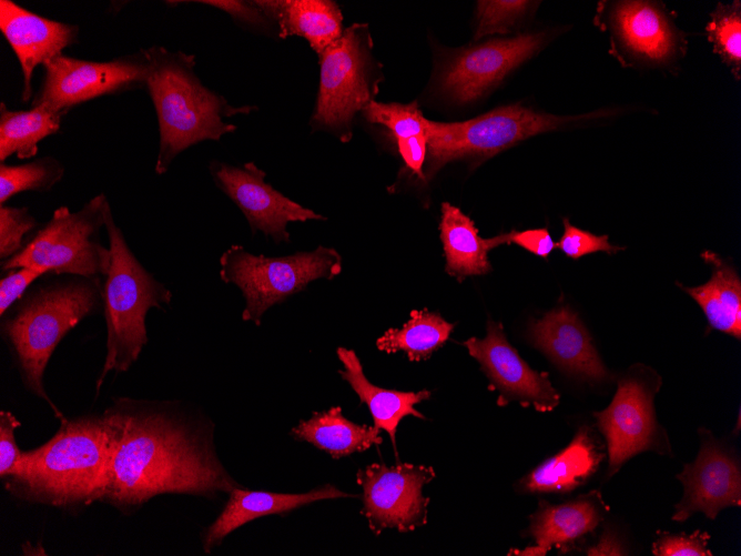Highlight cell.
<instances>
[{
	"mask_svg": "<svg viewBox=\"0 0 741 556\" xmlns=\"http://www.w3.org/2000/svg\"><path fill=\"white\" fill-rule=\"evenodd\" d=\"M103 416L114 448L101 502L131 512L161 494L210 497L241 486L217 458L212 437L171 404L119 397Z\"/></svg>",
	"mask_w": 741,
	"mask_h": 556,
	"instance_id": "cell-1",
	"label": "cell"
},
{
	"mask_svg": "<svg viewBox=\"0 0 741 556\" xmlns=\"http://www.w3.org/2000/svg\"><path fill=\"white\" fill-rule=\"evenodd\" d=\"M43 445L22 452L4 478L6 489L27 502L70 508L102 501L114 438L102 415L62 418Z\"/></svg>",
	"mask_w": 741,
	"mask_h": 556,
	"instance_id": "cell-2",
	"label": "cell"
},
{
	"mask_svg": "<svg viewBox=\"0 0 741 556\" xmlns=\"http://www.w3.org/2000/svg\"><path fill=\"white\" fill-rule=\"evenodd\" d=\"M146 89L159 125L155 173L168 172L174 159L187 148L206 140L219 141L236 125L225 119L256 111L255 105H232L223 95L206 88L195 72V55L170 51L161 46L146 48Z\"/></svg>",
	"mask_w": 741,
	"mask_h": 556,
	"instance_id": "cell-3",
	"label": "cell"
},
{
	"mask_svg": "<svg viewBox=\"0 0 741 556\" xmlns=\"http://www.w3.org/2000/svg\"><path fill=\"white\" fill-rule=\"evenodd\" d=\"M45 275L2 315L1 335L23 386L44 400L62 419L43 384L44 371L57 345L84 317L103 309L102 280Z\"/></svg>",
	"mask_w": 741,
	"mask_h": 556,
	"instance_id": "cell-4",
	"label": "cell"
},
{
	"mask_svg": "<svg viewBox=\"0 0 741 556\" xmlns=\"http://www.w3.org/2000/svg\"><path fill=\"white\" fill-rule=\"evenodd\" d=\"M104 229L109 239L111 265L102 280L103 314L106 323V354L97 382L100 391L110 372H126L148 343L145 316L172 300L171 291L135 257L110 204L105 205Z\"/></svg>",
	"mask_w": 741,
	"mask_h": 556,
	"instance_id": "cell-5",
	"label": "cell"
},
{
	"mask_svg": "<svg viewBox=\"0 0 741 556\" xmlns=\"http://www.w3.org/2000/svg\"><path fill=\"white\" fill-rule=\"evenodd\" d=\"M368 24L354 23L318 53L319 87L309 120L313 131H327L342 142L353 135V119L378 92L380 65L372 54Z\"/></svg>",
	"mask_w": 741,
	"mask_h": 556,
	"instance_id": "cell-6",
	"label": "cell"
},
{
	"mask_svg": "<svg viewBox=\"0 0 741 556\" xmlns=\"http://www.w3.org/2000/svg\"><path fill=\"white\" fill-rule=\"evenodd\" d=\"M108 202L100 193L79 211L58 208L19 253L1 262L2 272L35 267L47 270L49 275L103 280L111 265L110 249L100 239Z\"/></svg>",
	"mask_w": 741,
	"mask_h": 556,
	"instance_id": "cell-7",
	"label": "cell"
},
{
	"mask_svg": "<svg viewBox=\"0 0 741 556\" xmlns=\"http://www.w3.org/2000/svg\"><path fill=\"white\" fill-rule=\"evenodd\" d=\"M220 277L236 285L245 300L243 321L260 325L273 305L304 290L317 279L332 280L342 270V259L334 250L318 246L282 257L255 255L242 245H231L220 257Z\"/></svg>",
	"mask_w": 741,
	"mask_h": 556,
	"instance_id": "cell-8",
	"label": "cell"
},
{
	"mask_svg": "<svg viewBox=\"0 0 741 556\" xmlns=\"http://www.w3.org/2000/svg\"><path fill=\"white\" fill-rule=\"evenodd\" d=\"M591 115L595 114L559 117L511 104L461 122L429 120L426 173L432 176L445 163L455 159L493 156L527 138Z\"/></svg>",
	"mask_w": 741,
	"mask_h": 556,
	"instance_id": "cell-9",
	"label": "cell"
},
{
	"mask_svg": "<svg viewBox=\"0 0 741 556\" xmlns=\"http://www.w3.org/2000/svg\"><path fill=\"white\" fill-rule=\"evenodd\" d=\"M43 68L44 77L32 105L45 103L67 113L83 102L145 87L149 60L145 49L109 61L62 53Z\"/></svg>",
	"mask_w": 741,
	"mask_h": 556,
	"instance_id": "cell-10",
	"label": "cell"
},
{
	"mask_svg": "<svg viewBox=\"0 0 741 556\" xmlns=\"http://www.w3.org/2000/svg\"><path fill=\"white\" fill-rule=\"evenodd\" d=\"M435 477L433 467L399 463H373L357 472L363 488L362 514L378 535L386 528L405 533L426 524L428 498L422 493Z\"/></svg>",
	"mask_w": 741,
	"mask_h": 556,
	"instance_id": "cell-11",
	"label": "cell"
},
{
	"mask_svg": "<svg viewBox=\"0 0 741 556\" xmlns=\"http://www.w3.org/2000/svg\"><path fill=\"white\" fill-rule=\"evenodd\" d=\"M210 173L216 186L242 211L252 234L262 232L275 243H288L291 236L286 226L290 222L325 220L275 190L254 162L235 166L212 161Z\"/></svg>",
	"mask_w": 741,
	"mask_h": 556,
	"instance_id": "cell-12",
	"label": "cell"
},
{
	"mask_svg": "<svg viewBox=\"0 0 741 556\" xmlns=\"http://www.w3.org/2000/svg\"><path fill=\"white\" fill-rule=\"evenodd\" d=\"M544 40V33H525L465 49L446 67L443 88L458 102L473 101L530 58Z\"/></svg>",
	"mask_w": 741,
	"mask_h": 556,
	"instance_id": "cell-13",
	"label": "cell"
},
{
	"mask_svg": "<svg viewBox=\"0 0 741 556\" xmlns=\"http://www.w3.org/2000/svg\"><path fill=\"white\" fill-rule=\"evenodd\" d=\"M677 478L684 494L676 505L673 520L683 522L696 512L714 519L721 509L741 504L739 463L709 433L702 439L696 461L684 465Z\"/></svg>",
	"mask_w": 741,
	"mask_h": 556,
	"instance_id": "cell-14",
	"label": "cell"
},
{
	"mask_svg": "<svg viewBox=\"0 0 741 556\" xmlns=\"http://www.w3.org/2000/svg\"><path fill=\"white\" fill-rule=\"evenodd\" d=\"M463 344L503 396L531 404L539 412L551 411L558 405L559 394L547 374L534 371L519 356L500 324L489 321L484 338L471 337Z\"/></svg>",
	"mask_w": 741,
	"mask_h": 556,
	"instance_id": "cell-15",
	"label": "cell"
},
{
	"mask_svg": "<svg viewBox=\"0 0 741 556\" xmlns=\"http://www.w3.org/2000/svg\"><path fill=\"white\" fill-rule=\"evenodd\" d=\"M593 416L607 439L609 476L635 454L656 446L658 426L652 393L637 378H622L610 405Z\"/></svg>",
	"mask_w": 741,
	"mask_h": 556,
	"instance_id": "cell-16",
	"label": "cell"
},
{
	"mask_svg": "<svg viewBox=\"0 0 741 556\" xmlns=\"http://www.w3.org/2000/svg\"><path fill=\"white\" fill-rule=\"evenodd\" d=\"M0 31L14 52L22 72L21 100L32 97V77L78 41L79 27L32 12L11 0H0Z\"/></svg>",
	"mask_w": 741,
	"mask_h": 556,
	"instance_id": "cell-17",
	"label": "cell"
},
{
	"mask_svg": "<svg viewBox=\"0 0 741 556\" xmlns=\"http://www.w3.org/2000/svg\"><path fill=\"white\" fill-rule=\"evenodd\" d=\"M529 340L565 372L591 381H601L609 373L591 337L568 306H559L529 325Z\"/></svg>",
	"mask_w": 741,
	"mask_h": 556,
	"instance_id": "cell-18",
	"label": "cell"
},
{
	"mask_svg": "<svg viewBox=\"0 0 741 556\" xmlns=\"http://www.w3.org/2000/svg\"><path fill=\"white\" fill-rule=\"evenodd\" d=\"M347 496L352 495L332 485H324L303 494H280L235 487L230 493L222 513L207 527L203 536V549L210 553L233 530L256 518L272 514L284 515L317 501Z\"/></svg>",
	"mask_w": 741,
	"mask_h": 556,
	"instance_id": "cell-19",
	"label": "cell"
},
{
	"mask_svg": "<svg viewBox=\"0 0 741 556\" xmlns=\"http://www.w3.org/2000/svg\"><path fill=\"white\" fill-rule=\"evenodd\" d=\"M276 26L280 39L298 36L318 54L337 40L344 29L336 2L329 0H255Z\"/></svg>",
	"mask_w": 741,
	"mask_h": 556,
	"instance_id": "cell-20",
	"label": "cell"
},
{
	"mask_svg": "<svg viewBox=\"0 0 741 556\" xmlns=\"http://www.w3.org/2000/svg\"><path fill=\"white\" fill-rule=\"evenodd\" d=\"M337 356L344 367L338 373L349 383L361 402L367 404L374 426L386 431L393 445L396 446L395 436L400 419L407 415L424 418V415L415 410V405L429 398L430 393L428 391L400 392L378 387L367 380L359 358L353 350L338 347Z\"/></svg>",
	"mask_w": 741,
	"mask_h": 556,
	"instance_id": "cell-21",
	"label": "cell"
},
{
	"mask_svg": "<svg viewBox=\"0 0 741 556\" xmlns=\"http://www.w3.org/2000/svg\"><path fill=\"white\" fill-rule=\"evenodd\" d=\"M602 516L593 497H582L561 505L544 504L532 516L530 533L536 546L514 550L517 555H546L551 547H564L593 530Z\"/></svg>",
	"mask_w": 741,
	"mask_h": 556,
	"instance_id": "cell-22",
	"label": "cell"
},
{
	"mask_svg": "<svg viewBox=\"0 0 741 556\" xmlns=\"http://www.w3.org/2000/svg\"><path fill=\"white\" fill-rule=\"evenodd\" d=\"M439 229L448 273L463 277L490 271L487 253L500 245L498 235L491 239L480 237L474 222L447 202L441 204Z\"/></svg>",
	"mask_w": 741,
	"mask_h": 556,
	"instance_id": "cell-23",
	"label": "cell"
},
{
	"mask_svg": "<svg viewBox=\"0 0 741 556\" xmlns=\"http://www.w3.org/2000/svg\"><path fill=\"white\" fill-rule=\"evenodd\" d=\"M713 265L710 280L682 289L701 306L709 324L738 340L741 337V281L735 270L710 251L702 255Z\"/></svg>",
	"mask_w": 741,
	"mask_h": 556,
	"instance_id": "cell-24",
	"label": "cell"
},
{
	"mask_svg": "<svg viewBox=\"0 0 741 556\" xmlns=\"http://www.w3.org/2000/svg\"><path fill=\"white\" fill-rule=\"evenodd\" d=\"M613 20L623 42L636 54L651 61H664L673 53L676 39L672 29L650 2H620Z\"/></svg>",
	"mask_w": 741,
	"mask_h": 556,
	"instance_id": "cell-25",
	"label": "cell"
},
{
	"mask_svg": "<svg viewBox=\"0 0 741 556\" xmlns=\"http://www.w3.org/2000/svg\"><path fill=\"white\" fill-rule=\"evenodd\" d=\"M380 429L375 426L357 425L342 414L338 406L315 412L309 419L301 421L291 431L292 436L305 441L327 452L333 458L363 452L382 443Z\"/></svg>",
	"mask_w": 741,
	"mask_h": 556,
	"instance_id": "cell-26",
	"label": "cell"
},
{
	"mask_svg": "<svg viewBox=\"0 0 741 556\" xmlns=\"http://www.w3.org/2000/svg\"><path fill=\"white\" fill-rule=\"evenodd\" d=\"M600 455L586 428L560 453L535 468L521 482L524 491L567 492L582 484L598 466Z\"/></svg>",
	"mask_w": 741,
	"mask_h": 556,
	"instance_id": "cell-27",
	"label": "cell"
},
{
	"mask_svg": "<svg viewBox=\"0 0 741 556\" xmlns=\"http://www.w3.org/2000/svg\"><path fill=\"white\" fill-rule=\"evenodd\" d=\"M67 113L41 103L29 110H10L0 104V163L16 155L30 159L38 153L39 142L60 130Z\"/></svg>",
	"mask_w": 741,
	"mask_h": 556,
	"instance_id": "cell-28",
	"label": "cell"
},
{
	"mask_svg": "<svg viewBox=\"0 0 741 556\" xmlns=\"http://www.w3.org/2000/svg\"><path fill=\"white\" fill-rule=\"evenodd\" d=\"M453 326L436 313L412 311L402 328H389L376 344L387 353L403 351L410 361L426 360L448 340Z\"/></svg>",
	"mask_w": 741,
	"mask_h": 556,
	"instance_id": "cell-29",
	"label": "cell"
},
{
	"mask_svg": "<svg viewBox=\"0 0 741 556\" xmlns=\"http://www.w3.org/2000/svg\"><path fill=\"white\" fill-rule=\"evenodd\" d=\"M64 175L63 164L45 155L23 164L0 163V205L21 192H47Z\"/></svg>",
	"mask_w": 741,
	"mask_h": 556,
	"instance_id": "cell-30",
	"label": "cell"
},
{
	"mask_svg": "<svg viewBox=\"0 0 741 556\" xmlns=\"http://www.w3.org/2000/svg\"><path fill=\"white\" fill-rule=\"evenodd\" d=\"M363 114L368 122L386 128L394 139L427 134L429 125V120L423 115L416 101L402 104L374 100L363 110Z\"/></svg>",
	"mask_w": 741,
	"mask_h": 556,
	"instance_id": "cell-31",
	"label": "cell"
},
{
	"mask_svg": "<svg viewBox=\"0 0 741 556\" xmlns=\"http://www.w3.org/2000/svg\"><path fill=\"white\" fill-rule=\"evenodd\" d=\"M709 39L725 61L738 70L741 63V13L740 4L719 6L708 24Z\"/></svg>",
	"mask_w": 741,
	"mask_h": 556,
	"instance_id": "cell-32",
	"label": "cell"
},
{
	"mask_svg": "<svg viewBox=\"0 0 741 556\" xmlns=\"http://www.w3.org/2000/svg\"><path fill=\"white\" fill-rule=\"evenodd\" d=\"M531 3L530 1L521 0L478 1V24L475 39H481L485 36L494 33L508 32L526 14Z\"/></svg>",
	"mask_w": 741,
	"mask_h": 556,
	"instance_id": "cell-33",
	"label": "cell"
},
{
	"mask_svg": "<svg viewBox=\"0 0 741 556\" xmlns=\"http://www.w3.org/2000/svg\"><path fill=\"white\" fill-rule=\"evenodd\" d=\"M35 218L27 206L0 205V260L6 261L23 246V237L37 228Z\"/></svg>",
	"mask_w": 741,
	"mask_h": 556,
	"instance_id": "cell-34",
	"label": "cell"
},
{
	"mask_svg": "<svg viewBox=\"0 0 741 556\" xmlns=\"http://www.w3.org/2000/svg\"><path fill=\"white\" fill-rule=\"evenodd\" d=\"M564 233L555 247L560 249L567 256L579 259L583 255L606 252L615 253L621 247L613 246L608 242V235H596L593 233L580 230L570 224L568 219H564Z\"/></svg>",
	"mask_w": 741,
	"mask_h": 556,
	"instance_id": "cell-35",
	"label": "cell"
},
{
	"mask_svg": "<svg viewBox=\"0 0 741 556\" xmlns=\"http://www.w3.org/2000/svg\"><path fill=\"white\" fill-rule=\"evenodd\" d=\"M49 275L47 270L18 267L6 271L0 280V315H4L40 277Z\"/></svg>",
	"mask_w": 741,
	"mask_h": 556,
	"instance_id": "cell-36",
	"label": "cell"
},
{
	"mask_svg": "<svg viewBox=\"0 0 741 556\" xmlns=\"http://www.w3.org/2000/svg\"><path fill=\"white\" fill-rule=\"evenodd\" d=\"M709 535L699 530L691 535L662 534L653 544L656 556H707L712 555L707 548Z\"/></svg>",
	"mask_w": 741,
	"mask_h": 556,
	"instance_id": "cell-37",
	"label": "cell"
},
{
	"mask_svg": "<svg viewBox=\"0 0 741 556\" xmlns=\"http://www.w3.org/2000/svg\"><path fill=\"white\" fill-rule=\"evenodd\" d=\"M195 3L207 4L227 13L236 23L252 30H270L273 22L254 1L242 0H203Z\"/></svg>",
	"mask_w": 741,
	"mask_h": 556,
	"instance_id": "cell-38",
	"label": "cell"
},
{
	"mask_svg": "<svg viewBox=\"0 0 741 556\" xmlns=\"http://www.w3.org/2000/svg\"><path fill=\"white\" fill-rule=\"evenodd\" d=\"M20 421L9 411L0 412V477H7L21 458L22 452L16 441Z\"/></svg>",
	"mask_w": 741,
	"mask_h": 556,
	"instance_id": "cell-39",
	"label": "cell"
},
{
	"mask_svg": "<svg viewBox=\"0 0 741 556\" xmlns=\"http://www.w3.org/2000/svg\"><path fill=\"white\" fill-rule=\"evenodd\" d=\"M397 151L405 165L419 179L425 180L424 163L428 151L427 134L395 139Z\"/></svg>",
	"mask_w": 741,
	"mask_h": 556,
	"instance_id": "cell-40",
	"label": "cell"
},
{
	"mask_svg": "<svg viewBox=\"0 0 741 556\" xmlns=\"http://www.w3.org/2000/svg\"><path fill=\"white\" fill-rule=\"evenodd\" d=\"M503 235L505 243H515L528 252L542 256L544 259H547L555 247V242L552 241L549 231L545 228L521 232L511 231L510 233H505Z\"/></svg>",
	"mask_w": 741,
	"mask_h": 556,
	"instance_id": "cell-41",
	"label": "cell"
},
{
	"mask_svg": "<svg viewBox=\"0 0 741 556\" xmlns=\"http://www.w3.org/2000/svg\"><path fill=\"white\" fill-rule=\"evenodd\" d=\"M588 555H622L619 542L611 535H605L597 546L592 547Z\"/></svg>",
	"mask_w": 741,
	"mask_h": 556,
	"instance_id": "cell-42",
	"label": "cell"
}]
</instances>
